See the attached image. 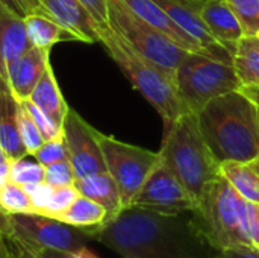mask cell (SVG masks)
<instances>
[{"mask_svg":"<svg viewBox=\"0 0 259 258\" xmlns=\"http://www.w3.org/2000/svg\"><path fill=\"white\" fill-rule=\"evenodd\" d=\"M11 160H9V157L6 155V152L0 148V172L2 170H9L11 169Z\"/></svg>","mask_w":259,"mask_h":258,"instance_id":"cell-41","label":"cell"},{"mask_svg":"<svg viewBox=\"0 0 259 258\" xmlns=\"http://www.w3.org/2000/svg\"><path fill=\"white\" fill-rule=\"evenodd\" d=\"M158 3L170 18L187 32L200 47L202 50L217 59L231 62V53L226 47H223L205 27L202 18L199 17V8L203 0H153Z\"/></svg>","mask_w":259,"mask_h":258,"instance_id":"cell-12","label":"cell"},{"mask_svg":"<svg viewBox=\"0 0 259 258\" xmlns=\"http://www.w3.org/2000/svg\"><path fill=\"white\" fill-rule=\"evenodd\" d=\"M191 219L215 252L259 246V204L244 199L222 173L203 189Z\"/></svg>","mask_w":259,"mask_h":258,"instance_id":"cell-2","label":"cell"},{"mask_svg":"<svg viewBox=\"0 0 259 258\" xmlns=\"http://www.w3.org/2000/svg\"><path fill=\"white\" fill-rule=\"evenodd\" d=\"M96 131L97 129L87 123L74 109L68 108L62 123V137L76 179L108 172Z\"/></svg>","mask_w":259,"mask_h":258,"instance_id":"cell-11","label":"cell"},{"mask_svg":"<svg viewBox=\"0 0 259 258\" xmlns=\"http://www.w3.org/2000/svg\"><path fill=\"white\" fill-rule=\"evenodd\" d=\"M50 64V50L32 46L18 61L11 67L8 75V85L14 97L21 102L29 99L47 65Z\"/></svg>","mask_w":259,"mask_h":258,"instance_id":"cell-15","label":"cell"},{"mask_svg":"<svg viewBox=\"0 0 259 258\" xmlns=\"http://www.w3.org/2000/svg\"><path fill=\"white\" fill-rule=\"evenodd\" d=\"M258 119H259V108H258Z\"/></svg>","mask_w":259,"mask_h":258,"instance_id":"cell-45","label":"cell"},{"mask_svg":"<svg viewBox=\"0 0 259 258\" xmlns=\"http://www.w3.org/2000/svg\"><path fill=\"white\" fill-rule=\"evenodd\" d=\"M220 173L244 199L259 204V176L249 163H220Z\"/></svg>","mask_w":259,"mask_h":258,"instance_id":"cell-24","label":"cell"},{"mask_svg":"<svg viewBox=\"0 0 259 258\" xmlns=\"http://www.w3.org/2000/svg\"><path fill=\"white\" fill-rule=\"evenodd\" d=\"M9 181L21 187L44 182V166H41L32 155L14 160L9 169Z\"/></svg>","mask_w":259,"mask_h":258,"instance_id":"cell-26","label":"cell"},{"mask_svg":"<svg viewBox=\"0 0 259 258\" xmlns=\"http://www.w3.org/2000/svg\"><path fill=\"white\" fill-rule=\"evenodd\" d=\"M231 64L241 87L259 85V36L243 35L234 46Z\"/></svg>","mask_w":259,"mask_h":258,"instance_id":"cell-21","label":"cell"},{"mask_svg":"<svg viewBox=\"0 0 259 258\" xmlns=\"http://www.w3.org/2000/svg\"><path fill=\"white\" fill-rule=\"evenodd\" d=\"M194 114L219 164L250 163L259 157L258 106L240 90L211 99Z\"/></svg>","mask_w":259,"mask_h":258,"instance_id":"cell-3","label":"cell"},{"mask_svg":"<svg viewBox=\"0 0 259 258\" xmlns=\"http://www.w3.org/2000/svg\"><path fill=\"white\" fill-rule=\"evenodd\" d=\"M24 190L29 193V198H30L32 207H33V213H41L49 202L53 187H50L46 182H39V184L24 186Z\"/></svg>","mask_w":259,"mask_h":258,"instance_id":"cell-34","label":"cell"},{"mask_svg":"<svg viewBox=\"0 0 259 258\" xmlns=\"http://www.w3.org/2000/svg\"><path fill=\"white\" fill-rule=\"evenodd\" d=\"M199 17L214 40L232 55L235 43L244 35V32L225 0H203L199 8Z\"/></svg>","mask_w":259,"mask_h":258,"instance_id":"cell-17","label":"cell"},{"mask_svg":"<svg viewBox=\"0 0 259 258\" xmlns=\"http://www.w3.org/2000/svg\"><path fill=\"white\" fill-rule=\"evenodd\" d=\"M79 2L90 12V15L96 21L99 30L109 27V14H108V2L109 0H79Z\"/></svg>","mask_w":259,"mask_h":258,"instance_id":"cell-35","label":"cell"},{"mask_svg":"<svg viewBox=\"0 0 259 258\" xmlns=\"http://www.w3.org/2000/svg\"><path fill=\"white\" fill-rule=\"evenodd\" d=\"M17 111L18 100L11 93L9 85L0 78V148L11 161L29 155L20 137Z\"/></svg>","mask_w":259,"mask_h":258,"instance_id":"cell-18","label":"cell"},{"mask_svg":"<svg viewBox=\"0 0 259 258\" xmlns=\"http://www.w3.org/2000/svg\"><path fill=\"white\" fill-rule=\"evenodd\" d=\"M108 14L109 26L129 46L175 79L178 65L188 50H184L164 33L146 24L118 0L108 2Z\"/></svg>","mask_w":259,"mask_h":258,"instance_id":"cell-7","label":"cell"},{"mask_svg":"<svg viewBox=\"0 0 259 258\" xmlns=\"http://www.w3.org/2000/svg\"><path fill=\"white\" fill-rule=\"evenodd\" d=\"M79 255H82L83 258H102V257H99V255H96L94 252H91L88 248H85L83 251H80V252H79Z\"/></svg>","mask_w":259,"mask_h":258,"instance_id":"cell-42","label":"cell"},{"mask_svg":"<svg viewBox=\"0 0 259 258\" xmlns=\"http://www.w3.org/2000/svg\"><path fill=\"white\" fill-rule=\"evenodd\" d=\"M77 196H79V193L74 186L53 189L46 208L39 214H46V216L59 219L68 210V207L74 202V199Z\"/></svg>","mask_w":259,"mask_h":258,"instance_id":"cell-29","label":"cell"},{"mask_svg":"<svg viewBox=\"0 0 259 258\" xmlns=\"http://www.w3.org/2000/svg\"><path fill=\"white\" fill-rule=\"evenodd\" d=\"M52 18L70 32L76 41L100 43L99 27L79 0H39Z\"/></svg>","mask_w":259,"mask_h":258,"instance_id":"cell-14","label":"cell"},{"mask_svg":"<svg viewBox=\"0 0 259 258\" xmlns=\"http://www.w3.org/2000/svg\"><path fill=\"white\" fill-rule=\"evenodd\" d=\"M3 231L27 245L70 254H79L94 240L88 230L76 228L39 213L3 214Z\"/></svg>","mask_w":259,"mask_h":258,"instance_id":"cell-8","label":"cell"},{"mask_svg":"<svg viewBox=\"0 0 259 258\" xmlns=\"http://www.w3.org/2000/svg\"><path fill=\"white\" fill-rule=\"evenodd\" d=\"M258 249H259V246H258Z\"/></svg>","mask_w":259,"mask_h":258,"instance_id":"cell-47","label":"cell"},{"mask_svg":"<svg viewBox=\"0 0 259 258\" xmlns=\"http://www.w3.org/2000/svg\"><path fill=\"white\" fill-rule=\"evenodd\" d=\"M0 231H3V213L0 211ZM5 233V231H3Z\"/></svg>","mask_w":259,"mask_h":258,"instance_id":"cell-44","label":"cell"},{"mask_svg":"<svg viewBox=\"0 0 259 258\" xmlns=\"http://www.w3.org/2000/svg\"><path fill=\"white\" fill-rule=\"evenodd\" d=\"M32 157L44 167L62 161V160H68V154H67V148L62 140H52V141H44L41 144L39 149H36Z\"/></svg>","mask_w":259,"mask_h":258,"instance_id":"cell-32","label":"cell"},{"mask_svg":"<svg viewBox=\"0 0 259 258\" xmlns=\"http://www.w3.org/2000/svg\"><path fill=\"white\" fill-rule=\"evenodd\" d=\"M258 36H259V32H258Z\"/></svg>","mask_w":259,"mask_h":258,"instance_id":"cell-46","label":"cell"},{"mask_svg":"<svg viewBox=\"0 0 259 258\" xmlns=\"http://www.w3.org/2000/svg\"><path fill=\"white\" fill-rule=\"evenodd\" d=\"M17 122H18V131H20L21 141H23L27 154L32 155L36 149L41 148L44 140H42L41 132L36 128V123L33 122L32 116L20 102H18V111H17Z\"/></svg>","mask_w":259,"mask_h":258,"instance_id":"cell-28","label":"cell"},{"mask_svg":"<svg viewBox=\"0 0 259 258\" xmlns=\"http://www.w3.org/2000/svg\"><path fill=\"white\" fill-rule=\"evenodd\" d=\"M27 246H29V249L38 258H83L82 255H79V254H70V252H64V251H56V249H49V248H39V246H32V245H27Z\"/></svg>","mask_w":259,"mask_h":258,"instance_id":"cell-37","label":"cell"},{"mask_svg":"<svg viewBox=\"0 0 259 258\" xmlns=\"http://www.w3.org/2000/svg\"><path fill=\"white\" fill-rule=\"evenodd\" d=\"M249 164H250V166L253 167V170H255V172L258 173V176H259V157H256L255 160H252V161H250Z\"/></svg>","mask_w":259,"mask_h":258,"instance_id":"cell-43","label":"cell"},{"mask_svg":"<svg viewBox=\"0 0 259 258\" xmlns=\"http://www.w3.org/2000/svg\"><path fill=\"white\" fill-rule=\"evenodd\" d=\"M44 114H47L58 126L62 128L64 119L68 113V105L62 96V91L58 85L55 78L53 68L49 64L46 71L42 73L41 79L38 81L36 87L33 88L29 97Z\"/></svg>","mask_w":259,"mask_h":258,"instance_id":"cell-20","label":"cell"},{"mask_svg":"<svg viewBox=\"0 0 259 258\" xmlns=\"http://www.w3.org/2000/svg\"><path fill=\"white\" fill-rule=\"evenodd\" d=\"M0 211L3 214L33 213L29 193L24 190V187L8 181L0 189Z\"/></svg>","mask_w":259,"mask_h":258,"instance_id":"cell-25","label":"cell"},{"mask_svg":"<svg viewBox=\"0 0 259 258\" xmlns=\"http://www.w3.org/2000/svg\"><path fill=\"white\" fill-rule=\"evenodd\" d=\"M24 24L30 44L39 49L50 50L58 41H76L74 36L67 32L61 24H58L52 17L41 14H29L24 17Z\"/></svg>","mask_w":259,"mask_h":258,"instance_id":"cell-22","label":"cell"},{"mask_svg":"<svg viewBox=\"0 0 259 258\" xmlns=\"http://www.w3.org/2000/svg\"><path fill=\"white\" fill-rule=\"evenodd\" d=\"M30 47L24 18L0 3V78L5 82L11 67Z\"/></svg>","mask_w":259,"mask_h":258,"instance_id":"cell-13","label":"cell"},{"mask_svg":"<svg viewBox=\"0 0 259 258\" xmlns=\"http://www.w3.org/2000/svg\"><path fill=\"white\" fill-rule=\"evenodd\" d=\"M194 205L190 193L161 158L131 204L165 214L190 213Z\"/></svg>","mask_w":259,"mask_h":258,"instance_id":"cell-10","label":"cell"},{"mask_svg":"<svg viewBox=\"0 0 259 258\" xmlns=\"http://www.w3.org/2000/svg\"><path fill=\"white\" fill-rule=\"evenodd\" d=\"M0 3H3L6 8H9L11 11H14L23 18L29 14H41V15L52 17L39 0H0Z\"/></svg>","mask_w":259,"mask_h":258,"instance_id":"cell-33","label":"cell"},{"mask_svg":"<svg viewBox=\"0 0 259 258\" xmlns=\"http://www.w3.org/2000/svg\"><path fill=\"white\" fill-rule=\"evenodd\" d=\"M241 24L244 35H258L259 0H225Z\"/></svg>","mask_w":259,"mask_h":258,"instance_id":"cell-27","label":"cell"},{"mask_svg":"<svg viewBox=\"0 0 259 258\" xmlns=\"http://www.w3.org/2000/svg\"><path fill=\"white\" fill-rule=\"evenodd\" d=\"M0 258H14V252L3 231H0Z\"/></svg>","mask_w":259,"mask_h":258,"instance_id":"cell-39","label":"cell"},{"mask_svg":"<svg viewBox=\"0 0 259 258\" xmlns=\"http://www.w3.org/2000/svg\"><path fill=\"white\" fill-rule=\"evenodd\" d=\"M59 220L76 228L88 230L93 234L94 230H97L108 220V214L100 204L79 195L68 207V210L59 217Z\"/></svg>","mask_w":259,"mask_h":258,"instance_id":"cell-23","label":"cell"},{"mask_svg":"<svg viewBox=\"0 0 259 258\" xmlns=\"http://www.w3.org/2000/svg\"><path fill=\"white\" fill-rule=\"evenodd\" d=\"M175 82L187 111L197 113L211 99L240 90L231 62L203 52H187L175 73Z\"/></svg>","mask_w":259,"mask_h":258,"instance_id":"cell-6","label":"cell"},{"mask_svg":"<svg viewBox=\"0 0 259 258\" xmlns=\"http://www.w3.org/2000/svg\"><path fill=\"white\" fill-rule=\"evenodd\" d=\"M121 258H212L217 252L193 224L191 211L165 214L126 207L93 231Z\"/></svg>","mask_w":259,"mask_h":258,"instance_id":"cell-1","label":"cell"},{"mask_svg":"<svg viewBox=\"0 0 259 258\" xmlns=\"http://www.w3.org/2000/svg\"><path fill=\"white\" fill-rule=\"evenodd\" d=\"M6 237H8V242H9L11 249H12V252H14V258H38L30 249H29V246H27L26 243H23V242L18 240L17 237L8 236V234H6Z\"/></svg>","mask_w":259,"mask_h":258,"instance_id":"cell-38","label":"cell"},{"mask_svg":"<svg viewBox=\"0 0 259 258\" xmlns=\"http://www.w3.org/2000/svg\"><path fill=\"white\" fill-rule=\"evenodd\" d=\"M123 6H126L134 15L143 20L146 24L152 26L158 32L164 33L175 44L188 52H203L202 47L187 33L184 32L170 15L153 0H118ZM205 53V52H203Z\"/></svg>","mask_w":259,"mask_h":258,"instance_id":"cell-16","label":"cell"},{"mask_svg":"<svg viewBox=\"0 0 259 258\" xmlns=\"http://www.w3.org/2000/svg\"><path fill=\"white\" fill-rule=\"evenodd\" d=\"M99 36L109 56L123 70L134 88L138 90L158 111L164 126L171 125L178 117L187 113L178 93L176 82L171 76L140 55L111 26L100 29Z\"/></svg>","mask_w":259,"mask_h":258,"instance_id":"cell-5","label":"cell"},{"mask_svg":"<svg viewBox=\"0 0 259 258\" xmlns=\"http://www.w3.org/2000/svg\"><path fill=\"white\" fill-rule=\"evenodd\" d=\"M159 155L194 204L203 189L220 175V164L199 129L196 114L190 111L165 126Z\"/></svg>","mask_w":259,"mask_h":258,"instance_id":"cell-4","label":"cell"},{"mask_svg":"<svg viewBox=\"0 0 259 258\" xmlns=\"http://www.w3.org/2000/svg\"><path fill=\"white\" fill-rule=\"evenodd\" d=\"M74 187L79 195L100 204L108 214V220L115 217L123 210L118 187L108 172L79 178L74 181Z\"/></svg>","mask_w":259,"mask_h":258,"instance_id":"cell-19","label":"cell"},{"mask_svg":"<svg viewBox=\"0 0 259 258\" xmlns=\"http://www.w3.org/2000/svg\"><path fill=\"white\" fill-rule=\"evenodd\" d=\"M212 258H259V249L252 248V246L234 248V249H226V251L217 252Z\"/></svg>","mask_w":259,"mask_h":258,"instance_id":"cell-36","label":"cell"},{"mask_svg":"<svg viewBox=\"0 0 259 258\" xmlns=\"http://www.w3.org/2000/svg\"><path fill=\"white\" fill-rule=\"evenodd\" d=\"M108 173L115 181L123 208L131 207L134 198L159 161V152L134 146L96 131Z\"/></svg>","mask_w":259,"mask_h":258,"instance_id":"cell-9","label":"cell"},{"mask_svg":"<svg viewBox=\"0 0 259 258\" xmlns=\"http://www.w3.org/2000/svg\"><path fill=\"white\" fill-rule=\"evenodd\" d=\"M76 173L68 160H62L44 167V182L53 189L74 186Z\"/></svg>","mask_w":259,"mask_h":258,"instance_id":"cell-31","label":"cell"},{"mask_svg":"<svg viewBox=\"0 0 259 258\" xmlns=\"http://www.w3.org/2000/svg\"><path fill=\"white\" fill-rule=\"evenodd\" d=\"M32 116L33 122L36 123V128L41 132V137L44 141H52V140H62V128L58 126L47 114H44L30 99H24L20 102Z\"/></svg>","mask_w":259,"mask_h":258,"instance_id":"cell-30","label":"cell"},{"mask_svg":"<svg viewBox=\"0 0 259 258\" xmlns=\"http://www.w3.org/2000/svg\"><path fill=\"white\" fill-rule=\"evenodd\" d=\"M240 91L249 97L256 106L259 108V85H253V87H240Z\"/></svg>","mask_w":259,"mask_h":258,"instance_id":"cell-40","label":"cell"}]
</instances>
